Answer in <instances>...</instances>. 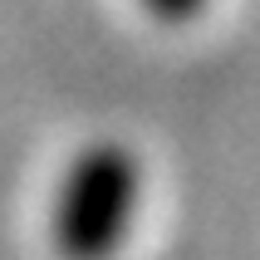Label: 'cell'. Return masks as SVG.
<instances>
[{
    "instance_id": "cell-1",
    "label": "cell",
    "mask_w": 260,
    "mask_h": 260,
    "mask_svg": "<svg viewBox=\"0 0 260 260\" xmlns=\"http://www.w3.org/2000/svg\"><path fill=\"white\" fill-rule=\"evenodd\" d=\"M138 162L118 143H93L74 157L54 206V241L69 260H108L138 216Z\"/></svg>"
},
{
    "instance_id": "cell-2",
    "label": "cell",
    "mask_w": 260,
    "mask_h": 260,
    "mask_svg": "<svg viewBox=\"0 0 260 260\" xmlns=\"http://www.w3.org/2000/svg\"><path fill=\"white\" fill-rule=\"evenodd\" d=\"M143 5L157 15V20H167V25H182V20H191V15L202 10L206 0H143Z\"/></svg>"
}]
</instances>
